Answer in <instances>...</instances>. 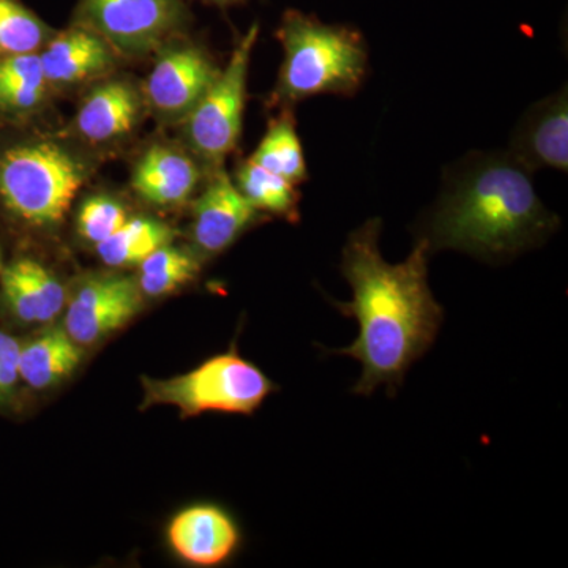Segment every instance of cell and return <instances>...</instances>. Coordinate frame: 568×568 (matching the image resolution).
I'll return each mask as SVG.
<instances>
[{"label": "cell", "instance_id": "obj_1", "mask_svg": "<svg viewBox=\"0 0 568 568\" xmlns=\"http://www.w3.org/2000/svg\"><path fill=\"white\" fill-rule=\"evenodd\" d=\"M381 230L383 222L372 219L347 237L342 272L353 301L334 305L357 321L358 335L349 346L328 351L362 365L353 388L362 396L379 387L395 396L410 366L435 345L444 321L443 306L429 290L428 244L420 239L403 263L390 264L379 252Z\"/></svg>", "mask_w": 568, "mask_h": 568}, {"label": "cell", "instance_id": "obj_2", "mask_svg": "<svg viewBox=\"0 0 568 568\" xmlns=\"http://www.w3.org/2000/svg\"><path fill=\"white\" fill-rule=\"evenodd\" d=\"M530 171L510 153L474 155L452 171L420 239L429 253L457 250L491 263L544 244L559 227Z\"/></svg>", "mask_w": 568, "mask_h": 568}, {"label": "cell", "instance_id": "obj_3", "mask_svg": "<svg viewBox=\"0 0 568 568\" xmlns=\"http://www.w3.org/2000/svg\"><path fill=\"white\" fill-rule=\"evenodd\" d=\"M284 50L278 95L298 102L324 93H354L368 69L364 37L291 10L278 31Z\"/></svg>", "mask_w": 568, "mask_h": 568}, {"label": "cell", "instance_id": "obj_4", "mask_svg": "<svg viewBox=\"0 0 568 568\" xmlns=\"http://www.w3.org/2000/svg\"><path fill=\"white\" fill-rule=\"evenodd\" d=\"M142 387V409L174 406L185 418L204 413L252 416L275 390L274 383L234 347L213 355L185 375L164 381L144 377Z\"/></svg>", "mask_w": 568, "mask_h": 568}, {"label": "cell", "instance_id": "obj_5", "mask_svg": "<svg viewBox=\"0 0 568 568\" xmlns=\"http://www.w3.org/2000/svg\"><path fill=\"white\" fill-rule=\"evenodd\" d=\"M84 183V170L51 142L18 145L0 159V196L14 215L36 226L61 222Z\"/></svg>", "mask_w": 568, "mask_h": 568}, {"label": "cell", "instance_id": "obj_6", "mask_svg": "<svg viewBox=\"0 0 568 568\" xmlns=\"http://www.w3.org/2000/svg\"><path fill=\"white\" fill-rule=\"evenodd\" d=\"M260 28L252 26L242 37L200 103L190 112L189 136L205 159L219 162L237 145L244 119L246 78Z\"/></svg>", "mask_w": 568, "mask_h": 568}, {"label": "cell", "instance_id": "obj_7", "mask_svg": "<svg viewBox=\"0 0 568 568\" xmlns=\"http://www.w3.org/2000/svg\"><path fill=\"white\" fill-rule=\"evenodd\" d=\"M91 28L125 52L151 51L181 24L179 0H82Z\"/></svg>", "mask_w": 568, "mask_h": 568}, {"label": "cell", "instance_id": "obj_8", "mask_svg": "<svg viewBox=\"0 0 568 568\" xmlns=\"http://www.w3.org/2000/svg\"><path fill=\"white\" fill-rule=\"evenodd\" d=\"M141 290L129 276H100L82 284L67 310L65 332L80 346L95 345L141 312Z\"/></svg>", "mask_w": 568, "mask_h": 568}, {"label": "cell", "instance_id": "obj_9", "mask_svg": "<svg viewBox=\"0 0 568 568\" xmlns=\"http://www.w3.org/2000/svg\"><path fill=\"white\" fill-rule=\"evenodd\" d=\"M174 551L200 567L222 566L241 545V530L234 518L213 504H200L175 515L168 529Z\"/></svg>", "mask_w": 568, "mask_h": 568}, {"label": "cell", "instance_id": "obj_10", "mask_svg": "<svg viewBox=\"0 0 568 568\" xmlns=\"http://www.w3.org/2000/svg\"><path fill=\"white\" fill-rule=\"evenodd\" d=\"M219 73L196 48L171 50L160 58L149 77V102L163 114H190Z\"/></svg>", "mask_w": 568, "mask_h": 568}, {"label": "cell", "instance_id": "obj_11", "mask_svg": "<svg viewBox=\"0 0 568 568\" xmlns=\"http://www.w3.org/2000/svg\"><path fill=\"white\" fill-rule=\"evenodd\" d=\"M510 155L532 170L568 166V95L567 89L534 104L511 140Z\"/></svg>", "mask_w": 568, "mask_h": 568}, {"label": "cell", "instance_id": "obj_12", "mask_svg": "<svg viewBox=\"0 0 568 568\" xmlns=\"http://www.w3.org/2000/svg\"><path fill=\"white\" fill-rule=\"evenodd\" d=\"M256 216V209L230 175L219 171L194 203V241L205 253H222L248 230Z\"/></svg>", "mask_w": 568, "mask_h": 568}, {"label": "cell", "instance_id": "obj_13", "mask_svg": "<svg viewBox=\"0 0 568 568\" xmlns=\"http://www.w3.org/2000/svg\"><path fill=\"white\" fill-rule=\"evenodd\" d=\"M2 297L7 308L24 324L50 323L65 304L61 282L32 260H20L2 274Z\"/></svg>", "mask_w": 568, "mask_h": 568}, {"label": "cell", "instance_id": "obj_14", "mask_svg": "<svg viewBox=\"0 0 568 568\" xmlns=\"http://www.w3.org/2000/svg\"><path fill=\"white\" fill-rule=\"evenodd\" d=\"M200 181L196 164L173 151L155 145L145 152L133 174V186L144 200L159 205L185 203Z\"/></svg>", "mask_w": 568, "mask_h": 568}, {"label": "cell", "instance_id": "obj_15", "mask_svg": "<svg viewBox=\"0 0 568 568\" xmlns=\"http://www.w3.org/2000/svg\"><path fill=\"white\" fill-rule=\"evenodd\" d=\"M44 78L51 82H78L103 73L112 63L110 48L99 33L77 29L52 40L40 55Z\"/></svg>", "mask_w": 568, "mask_h": 568}, {"label": "cell", "instance_id": "obj_16", "mask_svg": "<svg viewBox=\"0 0 568 568\" xmlns=\"http://www.w3.org/2000/svg\"><path fill=\"white\" fill-rule=\"evenodd\" d=\"M138 97L125 82H110L93 91L78 114V130L89 141H110L132 132Z\"/></svg>", "mask_w": 568, "mask_h": 568}, {"label": "cell", "instance_id": "obj_17", "mask_svg": "<svg viewBox=\"0 0 568 568\" xmlns=\"http://www.w3.org/2000/svg\"><path fill=\"white\" fill-rule=\"evenodd\" d=\"M80 345L61 328H52L21 346L20 377L32 388L61 383L81 364Z\"/></svg>", "mask_w": 568, "mask_h": 568}, {"label": "cell", "instance_id": "obj_18", "mask_svg": "<svg viewBox=\"0 0 568 568\" xmlns=\"http://www.w3.org/2000/svg\"><path fill=\"white\" fill-rule=\"evenodd\" d=\"M173 231L153 220H126L110 239L97 245V252L104 264L111 267L140 265L153 252L170 245Z\"/></svg>", "mask_w": 568, "mask_h": 568}, {"label": "cell", "instance_id": "obj_19", "mask_svg": "<svg viewBox=\"0 0 568 568\" xmlns=\"http://www.w3.org/2000/svg\"><path fill=\"white\" fill-rule=\"evenodd\" d=\"M250 160L271 173L282 175L294 185L306 179L304 151L293 119L282 118L272 122Z\"/></svg>", "mask_w": 568, "mask_h": 568}, {"label": "cell", "instance_id": "obj_20", "mask_svg": "<svg viewBox=\"0 0 568 568\" xmlns=\"http://www.w3.org/2000/svg\"><path fill=\"white\" fill-rule=\"evenodd\" d=\"M237 189L256 211L275 215L297 216V192L294 183L282 175L264 170L252 160L242 163L237 171Z\"/></svg>", "mask_w": 568, "mask_h": 568}, {"label": "cell", "instance_id": "obj_21", "mask_svg": "<svg viewBox=\"0 0 568 568\" xmlns=\"http://www.w3.org/2000/svg\"><path fill=\"white\" fill-rule=\"evenodd\" d=\"M140 267L138 286L141 293L152 297L173 293L183 284L192 282L200 272L196 257L170 245H164L145 257Z\"/></svg>", "mask_w": 568, "mask_h": 568}, {"label": "cell", "instance_id": "obj_22", "mask_svg": "<svg viewBox=\"0 0 568 568\" xmlns=\"http://www.w3.org/2000/svg\"><path fill=\"white\" fill-rule=\"evenodd\" d=\"M43 22L17 0H0V51L9 54L36 52L47 39Z\"/></svg>", "mask_w": 568, "mask_h": 568}, {"label": "cell", "instance_id": "obj_23", "mask_svg": "<svg viewBox=\"0 0 568 568\" xmlns=\"http://www.w3.org/2000/svg\"><path fill=\"white\" fill-rule=\"evenodd\" d=\"M125 209L106 196H95L82 204L78 230L85 241L99 245L126 222Z\"/></svg>", "mask_w": 568, "mask_h": 568}, {"label": "cell", "instance_id": "obj_24", "mask_svg": "<svg viewBox=\"0 0 568 568\" xmlns=\"http://www.w3.org/2000/svg\"><path fill=\"white\" fill-rule=\"evenodd\" d=\"M0 84L31 85V88H44L43 67L40 55L11 54L10 58L0 61Z\"/></svg>", "mask_w": 568, "mask_h": 568}, {"label": "cell", "instance_id": "obj_25", "mask_svg": "<svg viewBox=\"0 0 568 568\" xmlns=\"http://www.w3.org/2000/svg\"><path fill=\"white\" fill-rule=\"evenodd\" d=\"M21 345L0 331V406L7 405L13 398L20 377Z\"/></svg>", "mask_w": 568, "mask_h": 568}, {"label": "cell", "instance_id": "obj_26", "mask_svg": "<svg viewBox=\"0 0 568 568\" xmlns=\"http://www.w3.org/2000/svg\"><path fill=\"white\" fill-rule=\"evenodd\" d=\"M44 95V88L31 85L0 84V106L7 110L26 111L37 106Z\"/></svg>", "mask_w": 568, "mask_h": 568}, {"label": "cell", "instance_id": "obj_27", "mask_svg": "<svg viewBox=\"0 0 568 568\" xmlns=\"http://www.w3.org/2000/svg\"><path fill=\"white\" fill-rule=\"evenodd\" d=\"M204 2L216 3V6H231V3L244 2V0H204Z\"/></svg>", "mask_w": 568, "mask_h": 568}, {"label": "cell", "instance_id": "obj_28", "mask_svg": "<svg viewBox=\"0 0 568 568\" xmlns=\"http://www.w3.org/2000/svg\"><path fill=\"white\" fill-rule=\"evenodd\" d=\"M0 268H2V264H0Z\"/></svg>", "mask_w": 568, "mask_h": 568}]
</instances>
